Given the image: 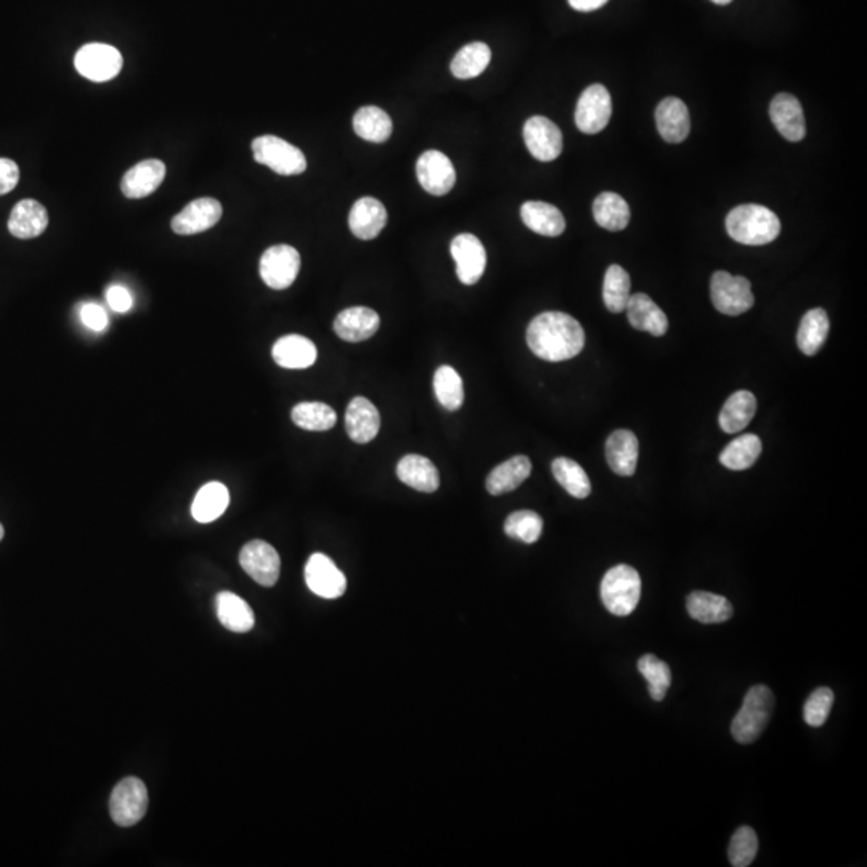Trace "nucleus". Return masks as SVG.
<instances>
[{"label":"nucleus","instance_id":"46","mask_svg":"<svg viewBox=\"0 0 867 867\" xmlns=\"http://www.w3.org/2000/svg\"><path fill=\"white\" fill-rule=\"evenodd\" d=\"M834 705V692L829 688H819L811 692L803 707V718L806 725L819 728L826 723Z\"/></svg>","mask_w":867,"mask_h":867},{"label":"nucleus","instance_id":"12","mask_svg":"<svg viewBox=\"0 0 867 867\" xmlns=\"http://www.w3.org/2000/svg\"><path fill=\"white\" fill-rule=\"evenodd\" d=\"M450 253L456 264L458 280L463 285H476L487 267V253L481 240L471 233H461L453 238Z\"/></svg>","mask_w":867,"mask_h":867},{"label":"nucleus","instance_id":"40","mask_svg":"<svg viewBox=\"0 0 867 867\" xmlns=\"http://www.w3.org/2000/svg\"><path fill=\"white\" fill-rule=\"evenodd\" d=\"M291 418L299 428L314 432L330 431L338 421L333 408L322 402L298 403L291 412Z\"/></svg>","mask_w":867,"mask_h":867},{"label":"nucleus","instance_id":"16","mask_svg":"<svg viewBox=\"0 0 867 867\" xmlns=\"http://www.w3.org/2000/svg\"><path fill=\"white\" fill-rule=\"evenodd\" d=\"M220 217H222V204L219 201L214 198H198L187 204L172 219L171 227L177 235H196L214 227Z\"/></svg>","mask_w":867,"mask_h":867},{"label":"nucleus","instance_id":"37","mask_svg":"<svg viewBox=\"0 0 867 867\" xmlns=\"http://www.w3.org/2000/svg\"><path fill=\"white\" fill-rule=\"evenodd\" d=\"M762 455V440L755 434H742L726 445L721 452L720 463L731 471H744L757 463Z\"/></svg>","mask_w":867,"mask_h":867},{"label":"nucleus","instance_id":"14","mask_svg":"<svg viewBox=\"0 0 867 867\" xmlns=\"http://www.w3.org/2000/svg\"><path fill=\"white\" fill-rule=\"evenodd\" d=\"M416 176L421 187L434 196L447 195L455 187V167L442 151L429 150L423 153L416 164Z\"/></svg>","mask_w":867,"mask_h":867},{"label":"nucleus","instance_id":"52","mask_svg":"<svg viewBox=\"0 0 867 867\" xmlns=\"http://www.w3.org/2000/svg\"><path fill=\"white\" fill-rule=\"evenodd\" d=\"M4 534H5L4 527H2V524H0V540H2V538H4Z\"/></svg>","mask_w":867,"mask_h":867},{"label":"nucleus","instance_id":"24","mask_svg":"<svg viewBox=\"0 0 867 867\" xmlns=\"http://www.w3.org/2000/svg\"><path fill=\"white\" fill-rule=\"evenodd\" d=\"M640 442L631 431L612 432L606 442L607 463L617 476H633L638 465Z\"/></svg>","mask_w":867,"mask_h":867},{"label":"nucleus","instance_id":"39","mask_svg":"<svg viewBox=\"0 0 867 867\" xmlns=\"http://www.w3.org/2000/svg\"><path fill=\"white\" fill-rule=\"evenodd\" d=\"M551 471L562 489L578 500L587 498L591 493V482L587 473L577 461L570 458H556L551 465Z\"/></svg>","mask_w":867,"mask_h":867},{"label":"nucleus","instance_id":"44","mask_svg":"<svg viewBox=\"0 0 867 867\" xmlns=\"http://www.w3.org/2000/svg\"><path fill=\"white\" fill-rule=\"evenodd\" d=\"M543 519L535 511H516L505 522V534L524 543H535L542 537Z\"/></svg>","mask_w":867,"mask_h":867},{"label":"nucleus","instance_id":"19","mask_svg":"<svg viewBox=\"0 0 867 867\" xmlns=\"http://www.w3.org/2000/svg\"><path fill=\"white\" fill-rule=\"evenodd\" d=\"M656 123L659 134L665 142H684L691 132L688 106L680 98H664L657 106Z\"/></svg>","mask_w":867,"mask_h":867},{"label":"nucleus","instance_id":"6","mask_svg":"<svg viewBox=\"0 0 867 867\" xmlns=\"http://www.w3.org/2000/svg\"><path fill=\"white\" fill-rule=\"evenodd\" d=\"M710 296L715 309L729 317L749 312L755 302L750 281L744 277H733L731 273L723 270L713 273Z\"/></svg>","mask_w":867,"mask_h":867},{"label":"nucleus","instance_id":"49","mask_svg":"<svg viewBox=\"0 0 867 867\" xmlns=\"http://www.w3.org/2000/svg\"><path fill=\"white\" fill-rule=\"evenodd\" d=\"M106 301H108V306L114 310V312H118V314H124V312H129L132 309V304H134V299H132L131 293L127 291L124 286L114 285L111 288H108L106 291Z\"/></svg>","mask_w":867,"mask_h":867},{"label":"nucleus","instance_id":"21","mask_svg":"<svg viewBox=\"0 0 867 867\" xmlns=\"http://www.w3.org/2000/svg\"><path fill=\"white\" fill-rule=\"evenodd\" d=\"M386 224L387 212L381 201L371 196L355 201L349 214V227L355 237L365 241L375 240Z\"/></svg>","mask_w":867,"mask_h":867},{"label":"nucleus","instance_id":"2","mask_svg":"<svg viewBox=\"0 0 867 867\" xmlns=\"http://www.w3.org/2000/svg\"><path fill=\"white\" fill-rule=\"evenodd\" d=\"M729 237L747 246L768 245L781 233V220L771 209L760 204H742L726 217Z\"/></svg>","mask_w":867,"mask_h":867},{"label":"nucleus","instance_id":"33","mask_svg":"<svg viewBox=\"0 0 867 867\" xmlns=\"http://www.w3.org/2000/svg\"><path fill=\"white\" fill-rule=\"evenodd\" d=\"M230 505V492L220 482H209L203 485L193 500L192 514L195 521L209 524L216 521Z\"/></svg>","mask_w":867,"mask_h":867},{"label":"nucleus","instance_id":"50","mask_svg":"<svg viewBox=\"0 0 867 867\" xmlns=\"http://www.w3.org/2000/svg\"><path fill=\"white\" fill-rule=\"evenodd\" d=\"M609 0H569L570 7L577 12H593L606 5Z\"/></svg>","mask_w":867,"mask_h":867},{"label":"nucleus","instance_id":"4","mask_svg":"<svg viewBox=\"0 0 867 867\" xmlns=\"http://www.w3.org/2000/svg\"><path fill=\"white\" fill-rule=\"evenodd\" d=\"M641 598V578L638 570L619 564L607 570L601 582V599L611 614L625 617L635 611Z\"/></svg>","mask_w":867,"mask_h":867},{"label":"nucleus","instance_id":"11","mask_svg":"<svg viewBox=\"0 0 867 867\" xmlns=\"http://www.w3.org/2000/svg\"><path fill=\"white\" fill-rule=\"evenodd\" d=\"M240 564L246 574L262 587H273L280 578V556L264 540L246 543L240 553Z\"/></svg>","mask_w":867,"mask_h":867},{"label":"nucleus","instance_id":"41","mask_svg":"<svg viewBox=\"0 0 867 867\" xmlns=\"http://www.w3.org/2000/svg\"><path fill=\"white\" fill-rule=\"evenodd\" d=\"M631 280L627 270L614 264L607 269L604 275L603 299L607 309L612 314H620L627 309L630 301Z\"/></svg>","mask_w":867,"mask_h":867},{"label":"nucleus","instance_id":"31","mask_svg":"<svg viewBox=\"0 0 867 867\" xmlns=\"http://www.w3.org/2000/svg\"><path fill=\"white\" fill-rule=\"evenodd\" d=\"M755 413H757L755 395L749 391H737L723 405L718 423L726 434H737L749 426L750 421L754 420Z\"/></svg>","mask_w":867,"mask_h":867},{"label":"nucleus","instance_id":"18","mask_svg":"<svg viewBox=\"0 0 867 867\" xmlns=\"http://www.w3.org/2000/svg\"><path fill=\"white\" fill-rule=\"evenodd\" d=\"M770 116L774 127L784 139L789 142H800L805 139V114L802 105L794 95H776L770 105Z\"/></svg>","mask_w":867,"mask_h":867},{"label":"nucleus","instance_id":"47","mask_svg":"<svg viewBox=\"0 0 867 867\" xmlns=\"http://www.w3.org/2000/svg\"><path fill=\"white\" fill-rule=\"evenodd\" d=\"M20 182V167L9 158H0V196L7 195Z\"/></svg>","mask_w":867,"mask_h":867},{"label":"nucleus","instance_id":"9","mask_svg":"<svg viewBox=\"0 0 867 867\" xmlns=\"http://www.w3.org/2000/svg\"><path fill=\"white\" fill-rule=\"evenodd\" d=\"M612 116V98L601 84L583 90L575 110V124L583 134L595 135L606 129Z\"/></svg>","mask_w":867,"mask_h":867},{"label":"nucleus","instance_id":"23","mask_svg":"<svg viewBox=\"0 0 867 867\" xmlns=\"http://www.w3.org/2000/svg\"><path fill=\"white\" fill-rule=\"evenodd\" d=\"M381 428V416L378 408L365 399L354 397L346 412V431L357 444H368L378 436Z\"/></svg>","mask_w":867,"mask_h":867},{"label":"nucleus","instance_id":"13","mask_svg":"<svg viewBox=\"0 0 867 867\" xmlns=\"http://www.w3.org/2000/svg\"><path fill=\"white\" fill-rule=\"evenodd\" d=\"M304 575L309 590L320 598L338 599L346 593V575L342 574L325 554H312L307 561Z\"/></svg>","mask_w":867,"mask_h":867},{"label":"nucleus","instance_id":"36","mask_svg":"<svg viewBox=\"0 0 867 867\" xmlns=\"http://www.w3.org/2000/svg\"><path fill=\"white\" fill-rule=\"evenodd\" d=\"M354 131L368 142H386L392 135L391 116L378 106H363L355 113Z\"/></svg>","mask_w":867,"mask_h":867},{"label":"nucleus","instance_id":"27","mask_svg":"<svg viewBox=\"0 0 867 867\" xmlns=\"http://www.w3.org/2000/svg\"><path fill=\"white\" fill-rule=\"evenodd\" d=\"M397 476L403 484L418 492L434 493L439 489V471L426 456H403L397 465Z\"/></svg>","mask_w":867,"mask_h":867},{"label":"nucleus","instance_id":"8","mask_svg":"<svg viewBox=\"0 0 867 867\" xmlns=\"http://www.w3.org/2000/svg\"><path fill=\"white\" fill-rule=\"evenodd\" d=\"M123 55L113 45L87 44L74 57V66L81 76L94 82H106L123 70Z\"/></svg>","mask_w":867,"mask_h":867},{"label":"nucleus","instance_id":"20","mask_svg":"<svg viewBox=\"0 0 867 867\" xmlns=\"http://www.w3.org/2000/svg\"><path fill=\"white\" fill-rule=\"evenodd\" d=\"M272 357L286 370H306L317 360V347L306 336L288 334L273 344Z\"/></svg>","mask_w":867,"mask_h":867},{"label":"nucleus","instance_id":"22","mask_svg":"<svg viewBox=\"0 0 867 867\" xmlns=\"http://www.w3.org/2000/svg\"><path fill=\"white\" fill-rule=\"evenodd\" d=\"M381 320L375 310L368 307H349L334 320V333L347 342H362L375 336Z\"/></svg>","mask_w":867,"mask_h":867},{"label":"nucleus","instance_id":"29","mask_svg":"<svg viewBox=\"0 0 867 867\" xmlns=\"http://www.w3.org/2000/svg\"><path fill=\"white\" fill-rule=\"evenodd\" d=\"M530 473H532V463H530L529 458L524 455L513 456L493 469L487 477L485 487L489 490L490 495H495V497L505 495V493L516 490L522 482L527 481Z\"/></svg>","mask_w":867,"mask_h":867},{"label":"nucleus","instance_id":"10","mask_svg":"<svg viewBox=\"0 0 867 867\" xmlns=\"http://www.w3.org/2000/svg\"><path fill=\"white\" fill-rule=\"evenodd\" d=\"M301 270V256L289 245L267 249L261 257L259 272L265 285L272 289H286L293 285Z\"/></svg>","mask_w":867,"mask_h":867},{"label":"nucleus","instance_id":"7","mask_svg":"<svg viewBox=\"0 0 867 867\" xmlns=\"http://www.w3.org/2000/svg\"><path fill=\"white\" fill-rule=\"evenodd\" d=\"M148 810V790L142 779L126 778L114 787L110 813L114 823L131 827L142 821Z\"/></svg>","mask_w":867,"mask_h":867},{"label":"nucleus","instance_id":"15","mask_svg":"<svg viewBox=\"0 0 867 867\" xmlns=\"http://www.w3.org/2000/svg\"><path fill=\"white\" fill-rule=\"evenodd\" d=\"M524 142L530 155L543 163H550L558 158L564 147L561 129L545 116L527 119L524 124Z\"/></svg>","mask_w":867,"mask_h":867},{"label":"nucleus","instance_id":"26","mask_svg":"<svg viewBox=\"0 0 867 867\" xmlns=\"http://www.w3.org/2000/svg\"><path fill=\"white\" fill-rule=\"evenodd\" d=\"M49 225L47 209L36 200H23L15 204L9 219V230L13 237L31 240L45 232Z\"/></svg>","mask_w":867,"mask_h":867},{"label":"nucleus","instance_id":"43","mask_svg":"<svg viewBox=\"0 0 867 867\" xmlns=\"http://www.w3.org/2000/svg\"><path fill=\"white\" fill-rule=\"evenodd\" d=\"M638 670L648 681L649 694L656 702L664 701L670 684H672V672L664 660L654 654H646L638 660Z\"/></svg>","mask_w":867,"mask_h":867},{"label":"nucleus","instance_id":"45","mask_svg":"<svg viewBox=\"0 0 867 867\" xmlns=\"http://www.w3.org/2000/svg\"><path fill=\"white\" fill-rule=\"evenodd\" d=\"M758 853V837L749 826L739 827L731 837L728 848V858L731 866L747 867L754 863Z\"/></svg>","mask_w":867,"mask_h":867},{"label":"nucleus","instance_id":"30","mask_svg":"<svg viewBox=\"0 0 867 867\" xmlns=\"http://www.w3.org/2000/svg\"><path fill=\"white\" fill-rule=\"evenodd\" d=\"M216 609L220 623L227 630L235 633H248L249 630H253L256 623L253 609L245 599L235 593L220 591L216 598Z\"/></svg>","mask_w":867,"mask_h":867},{"label":"nucleus","instance_id":"17","mask_svg":"<svg viewBox=\"0 0 867 867\" xmlns=\"http://www.w3.org/2000/svg\"><path fill=\"white\" fill-rule=\"evenodd\" d=\"M166 177V166L159 159H145L135 164L121 180V192L131 200H140L156 192Z\"/></svg>","mask_w":867,"mask_h":867},{"label":"nucleus","instance_id":"32","mask_svg":"<svg viewBox=\"0 0 867 867\" xmlns=\"http://www.w3.org/2000/svg\"><path fill=\"white\" fill-rule=\"evenodd\" d=\"M689 615L702 623H723L733 617V604L725 596L709 591H692L686 599Z\"/></svg>","mask_w":867,"mask_h":867},{"label":"nucleus","instance_id":"25","mask_svg":"<svg viewBox=\"0 0 867 867\" xmlns=\"http://www.w3.org/2000/svg\"><path fill=\"white\" fill-rule=\"evenodd\" d=\"M628 322L638 331H648L660 338L668 331V318L664 310L648 294H631L627 304Z\"/></svg>","mask_w":867,"mask_h":867},{"label":"nucleus","instance_id":"1","mask_svg":"<svg viewBox=\"0 0 867 867\" xmlns=\"http://www.w3.org/2000/svg\"><path fill=\"white\" fill-rule=\"evenodd\" d=\"M526 338L530 351L546 362L574 359L585 346L582 325L562 312L537 315L527 328Z\"/></svg>","mask_w":867,"mask_h":867},{"label":"nucleus","instance_id":"5","mask_svg":"<svg viewBox=\"0 0 867 867\" xmlns=\"http://www.w3.org/2000/svg\"><path fill=\"white\" fill-rule=\"evenodd\" d=\"M253 155L257 163L270 167L280 176H299L307 169L304 153L275 135L257 137L253 142Z\"/></svg>","mask_w":867,"mask_h":867},{"label":"nucleus","instance_id":"48","mask_svg":"<svg viewBox=\"0 0 867 867\" xmlns=\"http://www.w3.org/2000/svg\"><path fill=\"white\" fill-rule=\"evenodd\" d=\"M81 320L89 330L97 331V333L105 330L108 326L106 310L98 304H84L81 309Z\"/></svg>","mask_w":867,"mask_h":867},{"label":"nucleus","instance_id":"35","mask_svg":"<svg viewBox=\"0 0 867 867\" xmlns=\"http://www.w3.org/2000/svg\"><path fill=\"white\" fill-rule=\"evenodd\" d=\"M827 334H829V317H827L826 310H808L803 315L800 328H798V349L808 357L818 354L826 342Z\"/></svg>","mask_w":867,"mask_h":867},{"label":"nucleus","instance_id":"28","mask_svg":"<svg viewBox=\"0 0 867 867\" xmlns=\"http://www.w3.org/2000/svg\"><path fill=\"white\" fill-rule=\"evenodd\" d=\"M522 222L532 232L543 237H559L566 230V219L553 204L545 201H527L521 208Z\"/></svg>","mask_w":867,"mask_h":867},{"label":"nucleus","instance_id":"51","mask_svg":"<svg viewBox=\"0 0 867 867\" xmlns=\"http://www.w3.org/2000/svg\"><path fill=\"white\" fill-rule=\"evenodd\" d=\"M712 2H713V4H717V5H728V4H731V2H733V0H712Z\"/></svg>","mask_w":867,"mask_h":867},{"label":"nucleus","instance_id":"42","mask_svg":"<svg viewBox=\"0 0 867 867\" xmlns=\"http://www.w3.org/2000/svg\"><path fill=\"white\" fill-rule=\"evenodd\" d=\"M434 392H436L440 405L450 412L460 410L461 405L465 402L463 379L456 373L455 368L447 367V365L437 368L436 375H434Z\"/></svg>","mask_w":867,"mask_h":867},{"label":"nucleus","instance_id":"38","mask_svg":"<svg viewBox=\"0 0 867 867\" xmlns=\"http://www.w3.org/2000/svg\"><path fill=\"white\" fill-rule=\"evenodd\" d=\"M492 52L489 45L484 42H473L468 44L456 53L452 60L450 70L453 76L458 79H473L481 76L487 66H489Z\"/></svg>","mask_w":867,"mask_h":867},{"label":"nucleus","instance_id":"34","mask_svg":"<svg viewBox=\"0 0 867 867\" xmlns=\"http://www.w3.org/2000/svg\"><path fill=\"white\" fill-rule=\"evenodd\" d=\"M593 216L599 227L606 228L609 232H622L623 228L630 224V206L617 193L604 192L593 204Z\"/></svg>","mask_w":867,"mask_h":867},{"label":"nucleus","instance_id":"3","mask_svg":"<svg viewBox=\"0 0 867 867\" xmlns=\"http://www.w3.org/2000/svg\"><path fill=\"white\" fill-rule=\"evenodd\" d=\"M774 710V694L765 684H757L745 694L733 723L731 734L739 744H752L762 736Z\"/></svg>","mask_w":867,"mask_h":867}]
</instances>
